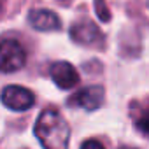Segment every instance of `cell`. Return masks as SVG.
<instances>
[{
	"label": "cell",
	"mask_w": 149,
	"mask_h": 149,
	"mask_svg": "<svg viewBox=\"0 0 149 149\" xmlns=\"http://www.w3.org/2000/svg\"><path fill=\"white\" fill-rule=\"evenodd\" d=\"M81 149H105V147H104V144H102L100 140H97V139H88V140H84V142L81 144Z\"/></svg>",
	"instance_id": "30bf717a"
},
{
	"label": "cell",
	"mask_w": 149,
	"mask_h": 149,
	"mask_svg": "<svg viewBox=\"0 0 149 149\" xmlns=\"http://www.w3.org/2000/svg\"><path fill=\"white\" fill-rule=\"evenodd\" d=\"M137 128L144 133H149V104L146 107H142L140 116L137 118Z\"/></svg>",
	"instance_id": "ba28073f"
},
{
	"label": "cell",
	"mask_w": 149,
	"mask_h": 149,
	"mask_svg": "<svg viewBox=\"0 0 149 149\" xmlns=\"http://www.w3.org/2000/svg\"><path fill=\"white\" fill-rule=\"evenodd\" d=\"M121 149H135V147H128V146H126V147H121Z\"/></svg>",
	"instance_id": "8fae6325"
},
{
	"label": "cell",
	"mask_w": 149,
	"mask_h": 149,
	"mask_svg": "<svg viewBox=\"0 0 149 149\" xmlns=\"http://www.w3.org/2000/svg\"><path fill=\"white\" fill-rule=\"evenodd\" d=\"M70 37L77 44L95 46V44H98L102 40V32L91 21H79L70 28Z\"/></svg>",
	"instance_id": "8992f818"
},
{
	"label": "cell",
	"mask_w": 149,
	"mask_h": 149,
	"mask_svg": "<svg viewBox=\"0 0 149 149\" xmlns=\"http://www.w3.org/2000/svg\"><path fill=\"white\" fill-rule=\"evenodd\" d=\"M28 21L39 32H53V30L60 28L58 16L51 11H46V9H33L28 14Z\"/></svg>",
	"instance_id": "52a82bcc"
},
{
	"label": "cell",
	"mask_w": 149,
	"mask_h": 149,
	"mask_svg": "<svg viewBox=\"0 0 149 149\" xmlns=\"http://www.w3.org/2000/svg\"><path fill=\"white\" fill-rule=\"evenodd\" d=\"M95 11H97V16L100 21L107 23L111 19V13L107 11V4H105V0H95Z\"/></svg>",
	"instance_id": "9c48e42d"
},
{
	"label": "cell",
	"mask_w": 149,
	"mask_h": 149,
	"mask_svg": "<svg viewBox=\"0 0 149 149\" xmlns=\"http://www.w3.org/2000/svg\"><path fill=\"white\" fill-rule=\"evenodd\" d=\"M33 132L44 149H68L70 126L58 111H42L35 121Z\"/></svg>",
	"instance_id": "6da1fadb"
},
{
	"label": "cell",
	"mask_w": 149,
	"mask_h": 149,
	"mask_svg": "<svg viewBox=\"0 0 149 149\" xmlns=\"http://www.w3.org/2000/svg\"><path fill=\"white\" fill-rule=\"evenodd\" d=\"M26 61V53L18 40L4 39L2 40V72L11 74L23 68Z\"/></svg>",
	"instance_id": "3957f363"
},
{
	"label": "cell",
	"mask_w": 149,
	"mask_h": 149,
	"mask_svg": "<svg viewBox=\"0 0 149 149\" xmlns=\"http://www.w3.org/2000/svg\"><path fill=\"white\" fill-rule=\"evenodd\" d=\"M35 102V97L30 90L23 88V86H18V84H11V86H6L4 91H2V104L11 109V111H28Z\"/></svg>",
	"instance_id": "7a4b0ae2"
},
{
	"label": "cell",
	"mask_w": 149,
	"mask_h": 149,
	"mask_svg": "<svg viewBox=\"0 0 149 149\" xmlns=\"http://www.w3.org/2000/svg\"><path fill=\"white\" fill-rule=\"evenodd\" d=\"M49 76H51L53 83L61 90H70L74 86H77V83H79V74H77L76 67L70 65L68 61L53 63L49 68Z\"/></svg>",
	"instance_id": "5b68a950"
},
{
	"label": "cell",
	"mask_w": 149,
	"mask_h": 149,
	"mask_svg": "<svg viewBox=\"0 0 149 149\" xmlns=\"http://www.w3.org/2000/svg\"><path fill=\"white\" fill-rule=\"evenodd\" d=\"M104 88L102 86H86L83 90H79L76 95H72L68 98V107H79V109H86V111H95L102 105L104 102Z\"/></svg>",
	"instance_id": "277c9868"
}]
</instances>
